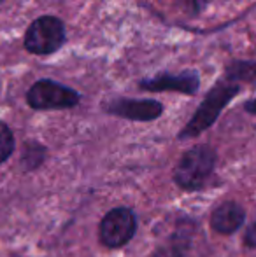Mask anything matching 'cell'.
Here are the masks:
<instances>
[{"label": "cell", "instance_id": "obj_1", "mask_svg": "<svg viewBox=\"0 0 256 257\" xmlns=\"http://www.w3.org/2000/svg\"><path fill=\"white\" fill-rule=\"evenodd\" d=\"M216 165V154L211 147L197 146L185 153L174 170V180L183 189H198L211 177Z\"/></svg>", "mask_w": 256, "mask_h": 257}, {"label": "cell", "instance_id": "obj_2", "mask_svg": "<svg viewBox=\"0 0 256 257\" xmlns=\"http://www.w3.org/2000/svg\"><path fill=\"white\" fill-rule=\"evenodd\" d=\"M65 27L55 16L37 18L28 27L25 35V48L34 54H51L63 44Z\"/></svg>", "mask_w": 256, "mask_h": 257}, {"label": "cell", "instance_id": "obj_3", "mask_svg": "<svg viewBox=\"0 0 256 257\" xmlns=\"http://www.w3.org/2000/svg\"><path fill=\"white\" fill-rule=\"evenodd\" d=\"M239 86L235 84H218L211 93L207 95V98L204 100V103L200 105V108L197 110V114L192 117V121L188 122L185 130H183L181 137L183 139H190V137H197L198 133H202L204 130H207L212 122L216 121V117L219 115L221 108L230 102L232 96L237 95Z\"/></svg>", "mask_w": 256, "mask_h": 257}, {"label": "cell", "instance_id": "obj_4", "mask_svg": "<svg viewBox=\"0 0 256 257\" xmlns=\"http://www.w3.org/2000/svg\"><path fill=\"white\" fill-rule=\"evenodd\" d=\"M27 102L37 110H56L70 108L79 102V95L74 89L58 84L55 81H37L27 93Z\"/></svg>", "mask_w": 256, "mask_h": 257}, {"label": "cell", "instance_id": "obj_5", "mask_svg": "<svg viewBox=\"0 0 256 257\" xmlns=\"http://www.w3.org/2000/svg\"><path fill=\"white\" fill-rule=\"evenodd\" d=\"M137 229V219L132 210L128 208H114L102 219L99 227L100 241L109 248L123 247L133 238Z\"/></svg>", "mask_w": 256, "mask_h": 257}, {"label": "cell", "instance_id": "obj_6", "mask_svg": "<svg viewBox=\"0 0 256 257\" xmlns=\"http://www.w3.org/2000/svg\"><path fill=\"white\" fill-rule=\"evenodd\" d=\"M111 114L133 121H151L161 114V105L153 100H116L109 105Z\"/></svg>", "mask_w": 256, "mask_h": 257}, {"label": "cell", "instance_id": "obj_7", "mask_svg": "<svg viewBox=\"0 0 256 257\" xmlns=\"http://www.w3.org/2000/svg\"><path fill=\"white\" fill-rule=\"evenodd\" d=\"M246 219V212L235 201H225L219 206H216L211 215V226L216 233L232 234L242 226Z\"/></svg>", "mask_w": 256, "mask_h": 257}, {"label": "cell", "instance_id": "obj_8", "mask_svg": "<svg viewBox=\"0 0 256 257\" xmlns=\"http://www.w3.org/2000/svg\"><path fill=\"white\" fill-rule=\"evenodd\" d=\"M140 88L151 89V91H181L193 95L198 89V77L195 74H185V75H161V77H154L151 81H142Z\"/></svg>", "mask_w": 256, "mask_h": 257}, {"label": "cell", "instance_id": "obj_9", "mask_svg": "<svg viewBox=\"0 0 256 257\" xmlns=\"http://www.w3.org/2000/svg\"><path fill=\"white\" fill-rule=\"evenodd\" d=\"M14 151V137L13 132L6 122L0 121V163L7 161Z\"/></svg>", "mask_w": 256, "mask_h": 257}, {"label": "cell", "instance_id": "obj_10", "mask_svg": "<svg viewBox=\"0 0 256 257\" xmlns=\"http://www.w3.org/2000/svg\"><path fill=\"white\" fill-rule=\"evenodd\" d=\"M230 77L244 79V81H254L256 79V65H237L233 70H230Z\"/></svg>", "mask_w": 256, "mask_h": 257}, {"label": "cell", "instance_id": "obj_11", "mask_svg": "<svg viewBox=\"0 0 256 257\" xmlns=\"http://www.w3.org/2000/svg\"><path fill=\"white\" fill-rule=\"evenodd\" d=\"M176 2H178L179 6L186 11V13L197 14V13H200L205 6H207L209 0H176Z\"/></svg>", "mask_w": 256, "mask_h": 257}, {"label": "cell", "instance_id": "obj_12", "mask_svg": "<svg viewBox=\"0 0 256 257\" xmlns=\"http://www.w3.org/2000/svg\"><path fill=\"white\" fill-rule=\"evenodd\" d=\"M153 257H185V254H183L181 245H168V247H161L160 250L154 252Z\"/></svg>", "mask_w": 256, "mask_h": 257}, {"label": "cell", "instance_id": "obj_13", "mask_svg": "<svg viewBox=\"0 0 256 257\" xmlns=\"http://www.w3.org/2000/svg\"><path fill=\"white\" fill-rule=\"evenodd\" d=\"M244 243L251 248H256V222H253L247 229L246 236H244Z\"/></svg>", "mask_w": 256, "mask_h": 257}, {"label": "cell", "instance_id": "obj_14", "mask_svg": "<svg viewBox=\"0 0 256 257\" xmlns=\"http://www.w3.org/2000/svg\"><path fill=\"white\" fill-rule=\"evenodd\" d=\"M246 110L251 112V114H256V98L246 103Z\"/></svg>", "mask_w": 256, "mask_h": 257}, {"label": "cell", "instance_id": "obj_15", "mask_svg": "<svg viewBox=\"0 0 256 257\" xmlns=\"http://www.w3.org/2000/svg\"><path fill=\"white\" fill-rule=\"evenodd\" d=\"M2 2H4V0H0V4H2Z\"/></svg>", "mask_w": 256, "mask_h": 257}]
</instances>
